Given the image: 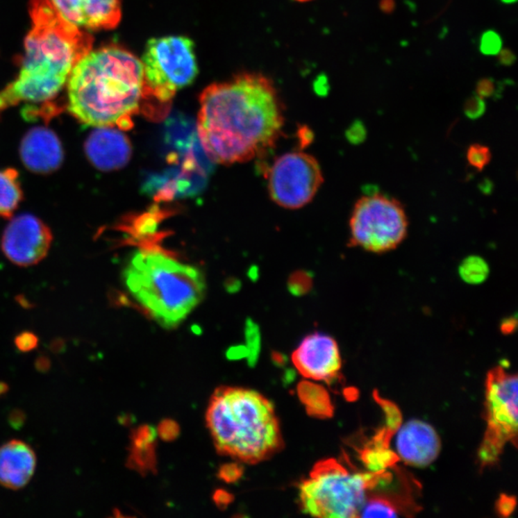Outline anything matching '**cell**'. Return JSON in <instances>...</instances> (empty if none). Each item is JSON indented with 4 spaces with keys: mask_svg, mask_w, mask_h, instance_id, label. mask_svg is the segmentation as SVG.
I'll use <instances>...</instances> for the list:
<instances>
[{
    "mask_svg": "<svg viewBox=\"0 0 518 518\" xmlns=\"http://www.w3.org/2000/svg\"><path fill=\"white\" fill-rule=\"evenodd\" d=\"M283 125L276 89L261 75H239L201 95L196 130L213 162H248L275 142Z\"/></svg>",
    "mask_w": 518,
    "mask_h": 518,
    "instance_id": "obj_1",
    "label": "cell"
},
{
    "mask_svg": "<svg viewBox=\"0 0 518 518\" xmlns=\"http://www.w3.org/2000/svg\"><path fill=\"white\" fill-rule=\"evenodd\" d=\"M32 28L19 76L0 90V112L19 103L40 104L57 97L75 65L92 50V37L60 16L49 0H32Z\"/></svg>",
    "mask_w": 518,
    "mask_h": 518,
    "instance_id": "obj_2",
    "label": "cell"
},
{
    "mask_svg": "<svg viewBox=\"0 0 518 518\" xmlns=\"http://www.w3.org/2000/svg\"><path fill=\"white\" fill-rule=\"evenodd\" d=\"M67 110L92 127H133L144 99L142 62L118 45L90 50L67 83Z\"/></svg>",
    "mask_w": 518,
    "mask_h": 518,
    "instance_id": "obj_3",
    "label": "cell"
},
{
    "mask_svg": "<svg viewBox=\"0 0 518 518\" xmlns=\"http://www.w3.org/2000/svg\"><path fill=\"white\" fill-rule=\"evenodd\" d=\"M206 421L219 453L246 464L265 461L283 447L274 405L253 390L220 387L211 396Z\"/></svg>",
    "mask_w": 518,
    "mask_h": 518,
    "instance_id": "obj_4",
    "label": "cell"
},
{
    "mask_svg": "<svg viewBox=\"0 0 518 518\" xmlns=\"http://www.w3.org/2000/svg\"><path fill=\"white\" fill-rule=\"evenodd\" d=\"M124 281L143 310L165 328L180 326L207 290L200 269L155 250H140L133 256Z\"/></svg>",
    "mask_w": 518,
    "mask_h": 518,
    "instance_id": "obj_5",
    "label": "cell"
},
{
    "mask_svg": "<svg viewBox=\"0 0 518 518\" xmlns=\"http://www.w3.org/2000/svg\"><path fill=\"white\" fill-rule=\"evenodd\" d=\"M390 479L387 471H351L336 460H323L299 487L301 509L315 517H359L369 492Z\"/></svg>",
    "mask_w": 518,
    "mask_h": 518,
    "instance_id": "obj_6",
    "label": "cell"
},
{
    "mask_svg": "<svg viewBox=\"0 0 518 518\" xmlns=\"http://www.w3.org/2000/svg\"><path fill=\"white\" fill-rule=\"evenodd\" d=\"M144 99L160 104L172 100L178 90L194 82L199 73L194 42L185 36L151 39L142 56Z\"/></svg>",
    "mask_w": 518,
    "mask_h": 518,
    "instance_id": "obj_7",
    "label": "cell"
},
{
    "mask_svg": "<svg viewBox=\"0 0 518 518\" xmlns=\"http://www.w3.org/2000/svg\"><path fill=\"white\" fill-rule=\"evenodd\" d=\"M406 211L396 199L381 193L358 199L349 218V247L373 253L396 250L408 235Z\"/></svg>",
    "mask_w": 518,
    "mask_h": 518,
    "instance_id": "obj_8",
    "label": "cell"
},
{
    "mask_svg": "<svg viewBox=\"0 0 518 518\" xmlns=\"http://www.w3.org/2000/svg\"><path fill=\"white\" fill-rule=\"evenodd\" d=\"M518 378L505 365L487 374L485 411L487 430L478 459L482 469L499 461L508 444L517 447L518 429Z\"/></svg>",
    "mask_w": 518,
    "mask_h": 518,
    "instance_id": "obj_9",
    "label": "cell"
},
{
    "mask_svg": "<svg viewBox=\"0 0 518 518\" xmlns=\"http://www.w3.org/2000/svg\"><path fill=\"white\" fill-rule=\"evenodd\" d=\"M323 183L320 163L313 156L303 152L287 153L271 166L269 194L281 208L299 210L313 200Z\"/></svg>",
    "mask_w": 518,
    "mask_h": 518,
    "instance_id": "obj_10",
    "label": "cell"
},
{
    "mask_svg": "<svg viewBox=\"0 0 518 518\" xmlns=\"http://www.w3.org/2000/svg\"><path fill=\"white\" fill-rule=\"evenodd\" d=\"M51 242L49 227L35 216L24 215L12 219L5 230L2 250L12 263L30 266L47 255Z\"/></svg>",
    "mask_w": 518,
    "mask_h": 518,
    "instance_id": "obj_11",
    "label": "cell"
},
{
    "mask_svg": "<svg viewBox=\"0 0 518 518\" xmlns=\"http://www.w3.org/2000/svg\"><path fill=\"white\" fill-rule=\"evenodd\" d=\"M292 361L306 378L328 383L334 381L342 368L337 342L321 333L306 336L292 354Z\"/></svg>",
    "mask_w": 518,
    "mask_h": 518,
    "instance_id": "obj_12",
    "label": "cell"
},
{
    "mask_svg": "<svg viewBox=\"0 0 518 518\" xmlns=\"http://www.w3.org/2000/svg\"><path fill=\"white\" fill-rule=\"evenodd\" d=\"M60 16L79 29L117 27L122 19L120 0H49Z\"/></svg>",
    "mask_w": 518,
    "mask_h": 518,
    "instance_id": "obj_13",
    "label": "cell"
},
{
    "mask_svg": "<svg viewBox=\"0 0 518 518\" xmlns=\"http://www.w3.org/2000/svg\"><path fill=\"white\" fill-rule=\"evenodd\" d=\"M396 455L405 464L426 467L436 461L442 449L436 430L427 422L412 419L401 425L396 440Z\"/></svg>",
    "mask_w": 518,
    "mask_h": 518,
    "instance_id": "obj_14",
    "label": "cell"
},
{
    "mask_svg": "<svg viewBox=\"0 0 518 518\" xmlns=\"http://www.w3.org/2000/svg\"><path fill=\"white\" fill-rule=\"evenodd\" d=\"M122 131L115 127H98L87 137L85 154L98 169L118 170L129 162L132 145Z\"/></svg>",
    "mask_w": 518,
    "mask_h": 518,
    "instance_id": "obj_15",
    "label": "cell"
},
{
    "mask_svg": "<svg viewBox=\"0 0 518 518\" xmlns=\"http://www.w3.org/2000/svg\"><path fill=\"white\" fill-rule=\"evenodd\" d=\"M21 157L32 172L47 174L57 170L64 160V151L59 138L51 130L37 127L22 140Z\"/></svg>",
    "mask_w": 518,
    "mask_h": 518,
    "instance_id": "obj_16",
    "label": "cell"
},
{
    "mask_svg": "<svg viewBox=\"0 0 518 518\" xmlns=\"http://www.w3.org/2000/svg\"><path fill=\"white\" fill-rule=\"evenodd\" d=\"M36 469L34 450L22 441H11L0 447V484L11 490L26 486Z\"/></svg>",
    "mask_w": 518,
    "mask_h": 518,
    "instance_id": "obj_17",
    "label": "cell"
},
{
    "mask_svg": "<svg viewBox=\"0 0 518 518\" xmlns=\"http://www.w3.org/2000/svg\"><path fill=\"white\" fill-rule=\"evenodd\" d=\"M415 502L406 498L391 497L386 494H368L359 517H397L417 512Z\"/></svg>",
    "mask_w": 518,
    "mask_h": 518,
    "instance_id": "obj_18",
    "label": "cell"
},
{
    "mask_svg": "<svg viewBox=\"0 0 518 518\" xmlns=\"http://www.w3.org/2000/svg\"><path fill=\"white\" fill-rule=\"evenodd\" d=\"M22 192L16 170H0V216L10 217L19 203Z\"/></svg>",
    "mask_w": 518,
    "mask_h": 518,
    "instance_id": "obj_19",
    "label": "cell"
},
{
    "mask_svg": "<svg viewBox=\"0 0 518 518\" xmlns=\"http://www.w3.org/2000/svg\"><path fill=\"white\" fill-rule=\"evenodd\" d=\"M459 275L465 283L481 284L490 275V266L481 256H467L459 266Z\"/></svg>",
    "mask_w": 518,
    "mask_h": 518,
    "instance_id": "obj_20",
    "label": "cell"
},
{
    "mask_svg": "<svg viewBox=\"0 0 518 518\" xmlns=\"http://www.w3.org/2000/svg\"><path fill=\"white\" fill-rule=\"evenodd\" d=\"M299 394L301 401L308 407L309 413L311 415H323L328 412L329 402H326V392L321 387L316 385L303 382L299 386Z\"/></svg>",
    "mask_w": 518,
    "mask_h": 518,
    "instance_id": "obj_21",
    "label": "cell"
},
{
    "mask_svg": "<svg viewBox=\"0 0 518 518\" xmlns=\"http://www.w3.org/2000/svg\"><path fill=\"white\" fill-rule=\"evenodd\" d=\"M467 160L478 171L484 170L492 160V152L487 146L474 143L467 151Z\"/></svg>",
    "mask_w": 518,
    "mask_h": 518,
    "instance_id": "obj_22",
    "label": "cell"
},
{
    "mask_svg": "<svg viewBox=\"0 0 518 518\" xmlns=\"http://www.w3.org/2000/svg\"><path fill=\"white\" fill-rule=\"evenodd\" d=\"M502 49V40L497 33L487 31L482 36L480 50L485 55H496Z\"/></svg>",
    "mask_w": 518,
    "mask_h": 518,
    "instance_id": "obj_23",
    "label": "cell"
},
{
    "mask_svg": "<svg viewBox=\"0 0 518 518\" xmlns=\"http://www.w3.org/2000/svg\"><path fill=\"white\" fill-rule=\"evenodd\" d=\"M487 105L484 101V98L480 97L479 95L474 94L465 103V115L469 119L475 120L482 117L486 112Z\"/></svg>",
    "mask_w": 518,
    "mask_h": 518,
    "instance_id": "obj_24",
    "label": "cell"
},
{
    "mask_svg": "<svg viewBox=\"0 0 518 518\" xmlns=\"http://www.w3.org/2000/svg\"><path fill=\"white\" fill-rule=\"evenodd\" d=\"M346 140L351 144H360V143L364 142L365 140H366V127H365V125L360 120H356L353 124L349 126V129L346 130Z\"/></svg>",
    "mask_w": 518,
    "mask_h": 518,
    "instance_id": "obj_25",
    "label": "cell"
},
{
    "mask_svg": "<svg viewBox=\"0 0 518 518\" xmlns=\"http://www.w3.org/2000/svg\"><path fill=\"white\" fill-rule=\"evenodd\" d=\"M477 95L482 98L492 97L497 94L496 82L490 78L480 80L476 85Z\"/></svg>",
    "mask_w": 518,
    "mask_h": 518,
    "instance_id": "obj_26",
    "label": "cell"
},
{
    "mask_svg": "<svg viewBox=\"0 0 518 518\" xmlns=\"http://www.w3.org/2000/svg\"><path fill=\"white\" fill-rule=\"evenodd\" d=\"M515 507V498L503 495L497 502V510L500 515L504 517H509L510 512L514 510Z\"/></svg>",
    "mask_w": 518,
    "mask_h": 518,
    "instance_id": "obj_27",
    "label": "cell"
},
{
    "mask_svg": "<svg viewBox=\"0 0 518 518\" xmlns=\"http://www.w3.org/2000/svg\"><path fill=\"white\" fill-rule=\"evenodd\" d=\"M16 344L17 348L21 349V351H30V349H34L36 346L37 339L33 334L24 333L17 337Z\"/></svg>",
    "mask_w": 518,
    "mask_h": 518,
    "instance_id": "obj_28",
    "label": "cell"
},
{
    "mask_svg": "<svg viewBox=\"0 0 518 518\" xmlns=\"http://www.w3.org/2000/svg\"><path fill=\"white\" fill-rule=\"evenodd\" d=\"M499 61L502 65H510L515 62V57L510 50L504 49L499 51Z\"/></svg>",
    "mask_w": 518,
    "mask_h": 518,
    "instance_id": "obj_29",
    "label": "cell"
},
{
    "mask_svg": "<svg viewBox=\"0 0 518 518\" xmlns=\"http://www.w3.org/2000/svg\"><path fill=\"white\" fill-rule=\"evenodd\" d=\"M517 326V319L508 318L502 321L501 329L505 333H510Z\"/></svg>",
    "mask_w": 518,
    "mask_h": 518,
    "instance_id": "obj_30",
    "label": "cell"
},
{
    "mask_svg": "<svg viewBox=\"0 0 518 518\" xmlns=\"http://www.w3.org/2000/svg\"><path fill=\"white\" fill-rule=\"evenodd\" d=\"M502 2H505V3L510 4V3H515L517 0H501Z\"/></svg>",
    "mask_w": 518,
    "mask_h": 518,
    "instance_id": "obj_31",
    "label": "cell"
}]
</instances>
